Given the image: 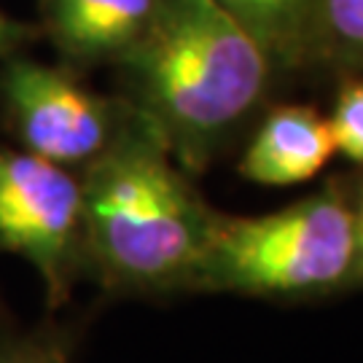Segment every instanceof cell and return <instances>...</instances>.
Here are the masks:
<instances>
[{
	"instance_id": "ba28073f",
	"label": "cell",
	"mask_w": 363,
	"mask_h": 363,
	"mask_svg": "<svg viewBox=\"0 0 363 363\" xmlns=\"http://www.w3.org/2000/svg\"><path fill=\"white\" fill-rule=\"evenodd\" d=\"M269 57L280 73L307 67L318 0H216Z\"/></svg>"
},
{
	"instance_id": "277c9868",
	"label": "cell",
	"mask_w": 363,
	"mask_h": 363,
	"mask_svg": "<svg viewBox=\"0 0 363 363\" xmlns=\"http://www.w3.org/2000/svg\"><path fill=\"white\" fill-rule=\"evenodd\" d=\"M132 108L118 94L89 89L70 65H46L25 52L0 65V121L19 148L81 172L127 127Z\"/></svg>"
},
{
	"instance_id": "6da1fadb",
	"label": "cell",
	"mask_w": 363,
	"mask_h": 363,
	"mask_svg": "<svg viewBox=\"0 0 363 363\" xmlns=\"http://www.w3.org/2000/svg\"><path fill=\"white\" fill-rule=\"evenodd\" d=\"M113 67L116 94L191 175L242 135L277 76L264 49L216 0H156L143 35Z\"/></svg>"
},
{
	"instance_id": "8fae6325",
	"label": "cell",
	"mask_w": 363,
	"mask_h": 363,
	"mask_svg": "<svg viewBox=\"0 0 363 363\" xmlns=\"http://www.w3.org/2000/svg\"><path fill=\"white\" fill-rule=\"evenodd\" d=\"M325 118L337 154L363 167V73H345Z\"/></svg>"
},
{
	"instance_id": "3957f363",
	"label": "cell",
	"mask_w": 363,
	"mask_h": 363,
	"mask_svg": "<svg viewBox=\"0 0 363 363\" xmlns=\"http://www.w3.org/2000/svg\"><path fill=\"white\" fill-rule=\"evenodd\" d=\"M361 288L352 189L320 191L264 216H216L194 294L304 301Z\"/></svg>"
},
{
	"instance_id": "5b68a950",
	"label": "cell",
	"mask_w": 363,
	"mask_h": 363,
	"mask_svg": "<svg viewBox=\"0 0 363 363\" xmlns=\"http://www.w3.org/2000/svg\"><path fill=\"white\" fill-rule=\"evenodd\" d=\"M0 253L25 259L60 310L84 277L81 175L25 148L0 145Z\"/></svg>"
},
{
	"instance_id": "7a4b0ae2",
	"label": "cell",
	"mask_w": 363,
	"mask_h": 363,
	"mask_svg": "<svg viewBox=\"0 0 363 363\" xmlns=\"http://www.w3.org/2000/svg\"><path fill=\"white\" fill-rule=\"evenodd\" d=\"M78 175L84 277L113 298L194 294L218 210L148 121L132 111L121 135Z\"/></svg>"
},
{
	"instance_id": "9c48e42d",
	"label": "cell",
	"mask_w": 363,
	"mask_h": 363,
	"mask_svg": "<svg viewBox=\"0 0 363 363\" xmlns=\"http://www.w3.org/2000/svg\"><path fill=\"white\" fill-rule=\"evenodd\" d=\"M307 67L355 73L363 67V0H318Z\"/></svg>"
},
{
	"instance_id": "8992f818",
	"label": "cell",
	"mask_w": 363,
	"mask_h": 363,
	"mask_svg": "<svg viewBox=\"0 0 363 363\" xmlns=\"http://www.w3.org/2000/svg\"><path fill=\"white\" fill-rule=\"evenodd\" d=\"M40 35L70 67L116 65L143 35L156 0H38Z\"/></svg>"
},
{
	"instance_id": "30bf717a",
	"label": "cell",
	"mask_w": 363,
	"mask_h": 363,
	"mask_svg": "<svg viewBox=\"0 0 363 363\" xmlns=\"http://www.w3.org/2000/svg\"><path fill=\"white\" fill-rule=\"evenodd\" d=\"M78 325L46 320L33 328L0 331V363H73Z\"/></svg>"
},
{
	"instance_id": "52a82bcc",
	"label": "cell",
	"mask_w": 363,
	"mask_h": 363,
	"mask_svg": "<svg viewBox=\"0 0 363 363\" xmlns=\"http://www.w3.org/2000/svg\"><path fill=\"white\" fill-rule=\"evenodd\" d=\"M334 154L328 118L312 105H274L240 156V175L259 186H296L315 178Z\"/></svg>"
},
{
	"instance_id": "5bb4252c",
	"label": "cell",
	"mask_w": 363,
	"mask_h": 363,
	"mask_svg": "<svg viewBox=\"0 0 363 363\" xmlns=\"http://www.w3.org/2000/svg\"><path fill=\"white\" fill-rule=\"evenodd\" d=\"M355 73H363V67H361V70H355Z\"/></svg>"
},
{
	"instance_id": "7c38bea8",
	"label": "cell",
	"mask_w": 363,
	"mask_h": 363,
	"mask_svg": "<svg viewBox=\"0 0 363 363\" xmlns=\"http://www.w3.org/2000/svg\"><path fill=\"white\" fill-rule=\"evenodd\" d=\"M35 38H40V27L27 25L22 19H13L0 9V65L6 60H11L13 54L25 52Z\"/></svg>"
},
{
	"instance_id": "4fadbf2b",
	"label": "cell",
	"mask_w": 363,
	"mask_h": 363,
	"mask_svg": "<svg viewBox=\"0 0 363 363\" xmlns=\"http://www.w3.org/2000/svg\"><path fill=\"white\" fill-rule=\"evenodd\" d=\"M352 208H355V226H358V247H361V288H363V181L352 183Z\"/></svg>"
}]
</instances>
